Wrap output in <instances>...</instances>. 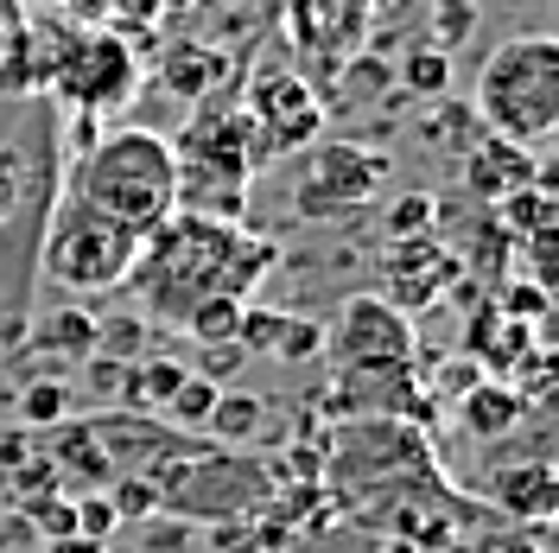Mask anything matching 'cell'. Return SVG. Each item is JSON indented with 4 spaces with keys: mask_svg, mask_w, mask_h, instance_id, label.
<instances>
[{
    "mask_svg": "<svg viewBox=\"0 0 559 553\" xmlns=\"http://www.w3.org/2000/svg\"><path fill=\"white\" fill-rule=\"evenodd\" d=\"M0 464H7V471H20V464H26V439H20V433H13V439H0Z\"/></svg>",
    "mask_w": 559,
    "mask_h": 553,
    "instance_id": "74e56055",
    "label": "cell"
},
{
    "mask_svg": "<svg viewBox=\"0 0 559 553\" xmlns=\"http://www.w3.org/2000/svg\"><path fill=\"white\" fill-rule=\"evenodd\" d=\"M401 77H407V96H445V83H452V51H445V45H419V51H407Z\"/></svg>",
    "mask_w": 559,
    "mask_h": 553,
    "instance_id": "484cf974",
    "label": "cell"
},
{
    "mask_svg": "<svg viewBox=\"0 0 559 553\" xmlns=\"http://www.w3.org/2000/svg\"><path fill=\"white\" fill-rule=\"evenodd\" d=\"M33 90H51L58 103L83 108V115H108V108L134 103L140 58L121 33H103V26L76 20V26H58V33L38 45Z\"/></svg>",
    "mask_w": 559,
    "mask_h": 553,
    "instance_id": "5b68a950",
    "label": "cell"
},
{
    "mask_svg": "<svg viewBox=\"0 0 559 553\" xmlns=\"http://www.w3.org/2000/svg\"><path fill=\"white\" fill-rule=\"evenodd\" d=\"M103 496H108V509H115V521H153L159 516V490H153V478H140V471H115Z\"/></svg>",
    "mask_w": 559,
    "mask_h": 553,
    "instance_id": "d4e9b609",
    "label": "cell"
},
{
    "mask_svg": "<svg viewBox=\"0 0 559 553\" xmlns=\"http://www.w3.org/2000/svg\"><path fill=\"white\" fill-rule=\"evenodd\" d=\"M274 261H280L274 243L267 236H248L242 223H210V216L173 210L159 230L140 236L128 286L140 293V306L153 311V318L178 325L210 293L254 299V286L274 274Z\"/></svg>",
    "mask_w": 559,
    "mask_h": 553,
    "instance_id": "6da1fadb",
    "label": "cell"
},
{
    "mask_svg": "<svg viewBox=\"0 0 559 553\" xmlns=\"http://www.w3.org/2000/svg\"><path fill=\"white\" fill-rule=\"evenodd\" d=\"M216 395H223L216 381L185 376V381L173 388V401L159 408V420H166V426H178V433H204V420H210V408H216Z\"/></svg>",
    "mask_w": 559,
    "mask_h": 553,
    "instance_id": "cb8c5ba5",
    "label": "cell"
},
{
    "mask_svg": "<svg viewBox=\"0 0 559 553\" xmlns=\"http://www.w3.org/2000/svg\"><path fill=\"white\" fill-rule=\"evenodd\" d=\"M159 509H178V516L191 521H210V516H254V509H267L261 496H267V471L261 464H248L236 451H185L173 458L159 478Z\"/></svg>",
    "mask_w": 559,
    "mask_h": 553,
    "instance_id": "52a82bcc",
    "label": "cell"
},
{
    "mask_svg": "<svg viewBox=\"0 0 559 553\" xmlns=\"http://www.w3.org/2000/svg\"><path fill=\"white\" fill-rule=\"evenodd\" d=\"M547 299H554V293H547L540 280H509L502 299H496V311L515 318V325H540V318H547Z\"/></svg>",
    "mask_w": 559,
    "mask_h": 553,
    "instance_id": "4dcf8cb0",
    "label": "cell"
},
{
    "mask_svg": "<svg viewBox=\"0 0 559 553\" xmlns=\"http://www.w3.org/2000/svg\"><path fill=\"white\" fill-rule=\"evenodd\" d=\"M223 70H229L223 51H204V45H173V58H166L159 77H166V90H178V96H210Z\"/></svg>",
    "mask_w": 559,
    "mask_h": 553,
    "instance_id": "d6986e66",
    "label": "cell"
},
{
    "mask_svg": "<svg viewBox=\"0 0 559 553\" xmlns=\"http://www.w3.org/2000/svg\"><path fill=\"white\" fill-rule=\"evenodd\" d=\"M484 496H489V509H502L509 521H522V528H547L554 509H559L554 458H540V451L509 458L502 471H489V478H484Z\"/></svg>",
    "mask_w": 559,
    "mask_h": 553,
    "instance_id": "7c38bea8",
    "label": "cell"
},
{
    "mask_svg": "<svg viewBox=\"0 0 559 553\" xmlns=\"http://www.w3.org/2000/svg\"><path fill=\"white\" fill-rule=\"evenodd\" d=\"M134 255H140L134 230H121V223H108L96 210H83L76 198H64L58 223L38 243V268L64 293H115L134 274Z\"/></svg>",
    "mask_w": 559,
    "mask_h": 553,
    "instance_id": "8992f818",
    "label": "cell"
},
{
    "mask_svg": "<svg viewBox=\"0 0 559 553\" xmlns=\"http://www.w3.org/2000/svg\"><path fill=\"white\" fill-rule=\"evenodd\" d=\"M185 376H191V369H185V363H166V356H159V363H134V369H128V395H121V401H128L134 414H159Z\"/></svg>",
    "mask_w": 559,
    "mask_h": 553,
    "instance_id": "7402d4cb",
    "label": "cell"
},
{
    "mask_svg": "<svg viewBox=\"0 0 559 553\" xmlns=\"http://www.w3.org/2000/svg\"><path fill=\"white\" fill-rule=\"evenodd\" d=\"M26 7H76V0H26Z\"/></svg>",
    "mask_w": 559,
    "mask_h": 553,
    "instance_id": "ab89813d",
    "label": "cell"
},
{
    "mask_svg": "<svg viewBox=\"0 0 559 553\" xmlns=\"http://www.w3.org/2000/svg\"><path fill=\"white\" fill-rule=\"evenodd\" d=\"M0 51H7V38H0Z\"/></svg>",
    "mask_w": 559,
    "mask_h": 553,
    "instance_id": "60d3db41",
    "label": "cell"
},
{
    "mask_svg": "<svg viewBox=\"0 0 559 553\" xmlns=\"http://www.w3.org/2000/svg\"><path fill=\"white\" fill-rule=\"evenodd\" d=\"M324 350L337 356V369H349V363H414V311H401L382 293H349L337 325L324 331Z\"/></svg>",
    "mask_w": 559,
    "mask_h": 553,
    "instance_id": "9c48e42d",
    "label": "cell"
},
{
    "mask_svg": "<svg viewBox=\"0 0 559 553\" xmlns=\"http://www.w3.org/2000/svg\"><path fill=\"white\" fill-rule=\"evenodd\" d=\"M559 210H554V191H540V185H527V191H515V198H502V230H509V243L522 236V243H534V236H554Z\"/></svg>",
    "mask_w": 559,
    "mask_h": 553,
    "instance_id": "603a6c76",
    "label": "cell"
},
{
    "mask_svg": "<svg viewBox=\"0 0 559 553\" xmlns=\"http://www.w3.org/2000/svg\"><path fill=\"white\" fill-rule=\"evenodd\" d=\"M261 420H267L261 395L223 388V395H216V408H210V420H204V433L216 439V446H242V439H254V433H261Z\"/></svg>",
    "mask_w": 559,
    "mask_h": 553,
    "instance_id": "ac0fdd59",
    "label": "cell"
},
{
    "mask_svg": "<svg viewBox=\"0 0 559 553\" xmlns=\"http://www.w3.org/2000/svg\"><path fill=\"white\" fill-rule=\"evenodd\" d=\"M388 274H394V293H382V299H394L401 311H414V306H432L457 280V255L439 248L432 236H401L394 255H388Z\"/></svg>",
    "mask_w": 559,
    "mask_h": 553,
    "instance_id": "4fadbf2b",
    "label": "cell"
},
{
    "mask_svg": "<svg viewBox=\"0 0 559 553\" xmlns=\"http://www.w3.org/2000/svg\"><path fill=\"white\" fill-rule=\"evenodd\" d=\"M64 414H70L64 381H33V388L20 395V420H26V426H64Z\"/></svg>",
    "mask_w": 559,
    "mask_h": 553,
    "instance_id": "f546056e",
    "label": "cell"
},
{
    "mask_svg": "<svg viewBox=\"0 0 559 553\" xmlns=\"http://www.w3.org/2000/svg\"><path fill=\"white\" fill-rule=\"evenodd\" d=\"M38 553H103L96 541H83V534H64V541H45Z\"/></svg>",
    "mask_w": 559,
    "mask_h": 553,
    "instance_id": "8d00e7d4",
    "label": "cell"
},
{
    "mask_svg": "<svg viewBox=\"0 0 559 553\" xmlns=\"http://www.w3.org/2000/svg\"><path fill=\"white\" fill-rule=\"evenodd\" d=\"M13 204H20V185H13V173H7V160H0V223L13 216Z\"/></svg>",
    "mask_w": 559,
    "mask_h": 553,
    "instance_id": "d590c367",
    "label": "cell"
},
{
    "mask_svg": "<svg viewBox=\"0 0 559 553\" xmlns=\"http://www.w3.org/2000/svg\"><path fill=\"white\" fill-rule=\"evenodd\" d=\"M477 121L496 140H515L527 153H540L559 134V38L554 33H509L489 45L477 64Z\"/></svg>",
    "mask_w": 559,
    "mask_h": 553,
    "instance_id": "3957f363",
    "label": "cell"
},
{
    "mask_svg": "<svg viewBox=\"0 0 559 553\" xmlns=\"http://www.w3.org/2000/svg\"><path fill=\"white\" fill-rule=\"evenodd\" d=\"M242 356H248L242 344H204V369H198V376H204V381H216V388H223V381H229V376H236V369H242Z\"/></svg>",
    "mask_w": 559,
    "mask_h": 553,
    "instance_id": "d6a6232c",
    "label": "cell"
},
{
    "mask_svg": "<svg viewBox=\"0 0 559 553\" xmlns=\"http://www.w3.org/2000/svg\"><path fill=\"white\" fill-rule=\"evenodd\" d=\"M216 553H274L261 528H216Z\"/></svg>",
    "mask_w": 559,
    "mask_h": 553,
    "instance_id": "836d02e7",
    "label": "cell"
},
{
    "mask_svg": "<svg viewBox=\"0 0 559 553\" xmlns=\"http://www.w3.org/2000/svg\"><path fill=\"white\" fill-rule=\"evenodd\" d=\"M522 414H527V401L515 395V381H502V376H477L457 395V426H464L471 439H484V446L509 439V433L522 426Z\"/></svg>",
    "mask_w": 559,
    "mask_h": 553,
    "instance_id": "2e32d148",
    "label": "cell"
},
{
    "mask_svg": "<svg viewBox=\"0 0 559 553\" xmlns=\"http://www.w3.org/2000/svg\"><path fill=\"white\" fill-rule=\"evenodd\" d=\"M242 311H248V299L210 293V299H198V306L178 318V331H191L198 344H236V331H242Z\"/></svg>",
    "mask_w": 559,
    "mask_h": 553,
    "instance_id": "ffe728a7",
    "label": "cell"
},
{
    "mask_svg": "<svg viewBox=\"0 0 559 553\" xmlns=\"http://www.w3.org/2000/svg\"><path fill=\"white\" fill-rule=\"evenodd\" d=\"M70 198L83 210H96L121 230H159L166 216L178 210V160L173 140L153 134V128H115L103 134L83 160H76V185Z\"/></svg>",
    "mask_w": 559,
    "mask_h": 553,
    "instance_id": "7a4b0ae2",
    "label": "cell"
},
{
    "mask_svg": "<svg viewBox=\"0 0 559 553\" xmlns=\"http://www.w3.org/2000/svg\"><path fill=\"white\" fill-rule=\"evenodd\" d=\"M159 7H166V13H185V7H191V0H159Z\"/></svg>",
    "mask_w": 559,
    "mask_h": 553,
    "instance_id": "f35d334b",
    "label": "cell"
},
{
    "mask_svg": "<svg viewBox=\"0 0 559 553\" xmlns=\"http://www.w3.org/2000/svg\"><path fill=\"white\" fill-rule=\"evenodd\" d=\"M20 516L38 528V541H64V534H76V496L45 490V496H33V503H20Z\"/></svg>",
    "mask_w": 559,
    "mask_h": 553,
    "instance_id": "4316f807",
    "label": "cell"
},
{
    "mask_svg": "<svg viewBox=\"0 0 559 553\" xmlns=\"http://www.w3.org/2000/svg\"><path fill=\"white\" fill-rule=\"evenodd\" d=\"M121 521H115V509H108L103 490H90V496H76V534L83 541H96V548H108V534H115Z\"/></svg>",
    "mask_w": 559,
    "mask_h": 553,
    "instance_id": "1f68e13d",
    "label": "cell"
},
{
    "mask_svg": "<svg viewBox=\"0 0 559 553\" xmlns=\"http://www.w3.org/2000/svg\"><path fill=\"white\" fill-rule=\"evenodd\" d=\"M96 311L90 306H58L51 318H45V331H38V344H51L58 356H90V350H103V338H96Z\"/></svg>",
    "mask_w": 559,
    "mask_h": 553,
    "instance_id": "44dd1931",
    "label": "cell"
},
{
    "mask_svg": "<svg viewBox=\"0 0 559 553\" xmlns=\"http://www.w3.org/2000/svg\"><path fill=\"white\" fill-rule=\"evenodd\" d=\"M489 553H547V528L515 534V521H509V541H489Z\"/></svg>",
    "mask_w": 559,
    "mask_h": 553,
    "instance_id": "e575fe53",
    "label": "cell"
},
{
    "mask_svg": "<svg viewBox=\"0 0 559 553\" xmlns=\"http://www.w3.org/2000/svg\"><path fill=\"white\" fill-rule=\"evenodd\" d=\"M173 160H178V210L210 216V223H242L254 166L267 153H261V134L248 128L242 108L210 103L173 140Z\"/></svg>",
    "mask_w": 559,
    "mask_h": 553,
    "instance_id": "277c9868",
    "label": "cell"
},
{
    "mask_svg": "<svg viewBox=\"0 0 559 553\" xmlns=\"http://www.w3.org/2000/svg\"><path fill=\"white\" fill-rule=\"evenodd\" d=\"M382 185L388 153L356 146V140H324V146H306V166L293 178V210L312 223H337V216H356L362 204H376Z\"/></svg>",
    "mask_w": 559,
    "mask_h": 553,
    "instance_id": "ba28073f",
    "label": "cell"
},
{
    "mask_svg": "<svg viewBox=\"0 0 559 553\" xmlns=\"http://www.w3.org/2000/svg\"><path fill=\"white\" fill-rule=\"evenodd\" d=\"M45 464H51L58 490L70 484L76 496H90V490H108V478H115V458L103 451V439H96V426H90V420L64 426V433L51 439V451H45Z\"/></svg>",
    "mask_w": 559,
    "mask_h": 553,
    "instance_id": "e0dca14e",
    "label": "cell"
},
{
    "mask_svg": "<svg viewBox=\"0 0 559 553\" xmlns=\"http://www.w3.org/2000/svg\"><path fill=\"white\" fill-rule=\"evenodd\" d=\"M90 7H96V20H90V26L121 33V38H140L153 20H159V0H90Z\"/></svg>",
    "mask_w": 559,
    "mask_h": 553,
    "instance_id": "83f0119b",
    "label": "cell"
},
{
    "mask_svg": "<svg viewBox=\"0 0 559 553\" xmlns=\"http://www.w3.org/2000/svg\"><path fill=\"white\" fill-rule=\"evenodd\" d=\"M248 128L261 134V153H293V146H306L318 134V103L306 83H293V77H267V83H254V96H248Z\"/></svg>",
    "mask_w": 559,
    "mask_h": 553,
    "instance_id": "8fae6325",
    "label": "cell"
},
{
    "mask_svg": "<svg viewBox=\"0 0 559 553\" xmlns=\"http://www.w3.org/2000/svg\"><path fill=\"white\" fill-rule=\"evenodd\" d=\"M432 210H439L432 191H401V198L388 204V236H394V243H401V236H432Z\"/></svg>",
    "mask_w": 559,
    "mask_h": 553,
    "instance_id": "f1b7e54d",
    "label": "cell"
},
{
    "mask_svg": "<svg viewBox=\"0 0 559 553\" xmlns=\"http://www.w3.org/2000/svg\"><path fill=\"white\" fill-rule=\"evenodd\" d=\"M540 173V160L515 146V140H496L489 134L484 146H471V160H464V185H471V198H489V204H502V198H515L527 191Z\"/></svg>",
    "mask_w": 559,
    "mask_h": 553,
    "instance_id": "9a60e30c",
    "label": "cell"
},
{
    "mask_svg": "<svg viewBox=\"0 0 559 553\" xmlns=\"http://www.w3.org/2000/svg\"><path fill=\"white\" fill-rule=\"evenodd\" d=\"M324 401L356 420H414L419 433L432 426V408H426L432 395L414 381V363H349L337 369Z\"/></svg>",
    "mask_w": 559,
    "mask_h": 553,
    "instance_id": "30bf717a",
    "label": "cell"
},
{
    "mask_svg": "<svg viewBox=\"0 0 559 553\" xmlns=\"http://www.w3.org/2000/svg\"><path fill=\"white\" fill-rule=\"evenodd\" d=\"M236 344L261 350V356H280V363H306V356L324 350V325L299 318V311H267V306H254V299H248Z\"/></svg>",
    "mask_w": 559,
    "mask_h": 553,
    "instance_id": "5bb4252c",
    "label": "cell"
}]
</instances>
